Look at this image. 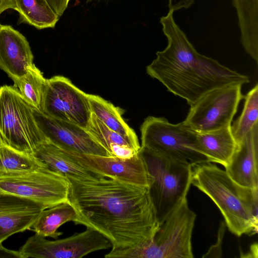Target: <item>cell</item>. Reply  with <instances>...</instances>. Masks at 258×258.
I'll return each mask as SVG.
<instances>
[{"label": "cell", "mask_w": 258, "mask_h": 258, "mask_svg": "<svg viewBox=\"0 0 258 258\" xmlns=\"http://www.w3.org/2000/svg\"><path fill=\"white\" fill-rule=\"evenodd\" d=\"M110 152L112 157L125 159L132 158L139 152L129 147L114 145L110 149Z\"/></svg>", "instance_id": "cell-28"}, {"label": "cell", "mask_w": 258, "mask_h": 258, "mask_svg": "<svg viewBox=\"0 0 258 258\" xmlns=\"http://www.w3.org/2000/svg\"><path fill=\"white\" fill-rule=\"evenodd\" d=\"M191 184L216 205L233 234L240 236L257 232L258 188L239 185L210 162L192 166Z\"/></svg>", "instance_id": "cell-3"}, {"label": "cell", "mask_w": 258, "mask_h": 258, "mask_svg": "<svg viewBox=\"0 0 258 258\" xmlns=\"http://www.w3.org/2000/svg\"><path fill=\"white\" fill-rule=\"evenodd\" d=\"M238 19L240 41L245 52L258 61V0H232Z\"/></svg>", "instance_id": "cell-19"}, {"label": "cell", "mask_w": 258, "mask_h": 258, "mask_svg": "<svg viewBox=\"0 0 258 258\" xmlns=\"http://www.w3.org/2000/svg\"><path fill=\"white\" fill-rule=\"evenodd\" d=\"M147 167L149 194L160 225L186 198L191 184L192 165L141 147Z\"/></svg>", "instance_id": "cell-5"}, {"label": "cell", "mask_w": 258, "mask_h": 258, "mask_svg": "<svg viewBox=\"0 0 258 258\" xmlns=\"http://www.w3.org/2000/svg\"><path fill=\"white\" fill-rule=\"evenodd\" d=\"M172 10L160 18L168 44L146 68L147 74L174 95L191 105L207 92L234 84L249 83V78L199 53L175 22Z\"/></svg>", "instance_id": "cell-2"}, {"label": "cell", "mask_w": 258, "mask_h": 258, "mask_svg": "<svg viewBox=\"0 0 258 258\" xmlns=\"http://www.w3.org/2000/svg\"><path fill=\"white\" fill-rule=\"evenodd\" d=\"M110 247V242L104 235L87 228L83 232L54 240H48L35 233L19 251L23 258H81Z\"/></svg>", "instance_id": "cell-11"}, {"label": "cell", "mask_w": 258, "mask_h": 258, "mask_svg": "<svg viewBox=\"0 0 258 258\" xmlns=\"http://www.w3.org/2000/svg\"><path fill=\"white\" fill-rule=\"evenodd\" d=\"M86 129L95 140L110 155V149L114 145L129 147L137 152H139L141 148L139 143L134 142L110 130L92 113Z\"/></svg>", "instance_id": "cell-26"}, {"label": "cell", "mask_w": 258, "mask_h": 258, "mask_svg": "<svg viewBox=\"0 0 258 258\" xmlns=\"http://www.w3.org/2000/svg\"><path fill=\"white\" fill-rule=\"evenodd\" d=\"M9 9L16 10V7L14 0H0V14Z\"/></svg>", "instance_id": "cell-32"}, {"label": "cell", "mask_w": 258, "mask_h": 258, "mask_svg": "<svg viewBox=\"0 0 258 258\" xmlns=\"http://www.w3.org/2000/svg\"><path fill=\"white\" fill-rule=\"evenodd\" d=\"M91 113L110 130L136 143H139L134 131L121 116L122 110L101 97L88 94Z\"/></svg>", "instance_id": "cell-21"}, {"label": "cell", "mask_w": 258, "mask_h": 258, "mask_svg": "<svg viewBox=\"0 0 258 258\" xmlns=\"http://www.w3.org/2000/svg\"><path fill=\"white\" fill-rule=\"evenodd\" d=\"M34 117L47 141L66 150L77 153L112 157L89 134L76 124L50 117L33 107Z\"/></svg>", "instance_id": "cell-12"}, {"label": "cell", "mask_w": 258, "mask_h": 258, "mask_svg": "<svg viewBox=\"0 0 258 258\" xmlns=\"http://www.w3.org/2000/svg\"><path fill=\"white\" fill-rule=\"evenodd\" d=\"M46 79L34 64L14 83L24 100L32 107L42 110Z\"/></svg>", "instance_id": "cell-23"}, {"label": "cell", "mask_w": 258, "mask_h": 258, "mask_svg": "<svg viewBox=\"0 0 258 258\" xmlns=\"http://www.w3.org/2000/svg\"><path fill=\"white\" fill-rule=\"evenodd\" d=\"M66 151L78 163L92 172L130 184L149 186L147 167L140 152L132 158L124 159Z\"/></svg>", "instance_id": "cell-13"}, {"label": "cell", "mask_w": 258, "mask_h": 258, "mask_svg": "<svg viewBox=\"0 0 258 258\" xmlns=\"http://www.w3.org/2000/svg\"><path fill=\"white\" fill-rule=\"evenodd\" d=\"M70 0H46L52 11L59 17L67 8Z\"/></svg>", "instance_id": "cell-29"}, {"label": "cell", "mask_w": 258, "mask_h": 258, "mask_svg": "<svg viewBox=\"0 0 258 258\" xmlns=\"http://www.w3.org/2000/svg\"><path fill=\"white\" fill-rule=\"evenodd\" d=\"M243 110L234 121L231 129L233 137L239 144L254 125L258 123V85L256 84L244 96Z\"/></svg>", "instance_id": "cell-25"}, {"label": "cell", "mask_w": 258, "mask_h": 258, "mask_svg": "<svg viewBox=\"0 0 258 258\" xmlns=\"http://www.w3.org/2000/svg\"><path fill=\"white\" fill-rule=\"evenodd\" d=\"M242 85L234 84L213 89L190 106L184 121L199 133L231 125L240 101Z\"/></svg>", "instance_id": "cell-9"}, {"label": "cell", "mask_w": 258, "mask_h": 258, "mask_svg": "<svg viewBox=\"0 0 258 258\" xmlns=\"http://www.w3.org/2000/svg\"><path fill=\"white\" fill-rule=\"evenodd\" d=\"M169 10L173 12L182 9H187L194 3L195 0H167Z\"/></svg>", "instance_id": "cell-30"}, {"label": "cell", "mask_w": 258, "mask_h": 258, "mask_svg": "<svg viewBox=\"0 0 258 258\" xmlns=\"http://www.w3.org/2000/svg\"><path fill=\"white\" fill-rule=\"evenodd\" d=\"M231 125L209 132L198 133V149L208 162L219 163L224 167L229 163L237 146Z\"/></svg>", "instance_id": "cell-17"}, {"label": "cell", "mask_w": 258, "mask_h": 258, "mask_svg": "<svg viewBox=\"0 0 258 258\" xmlns=\"http://www.w3.org/2000/svg\"><path fill=\"white\" fill-rule=\"evenodd\" d=\"M47 166L37 158L8 145L0 135V174Z\"/></svg>", "instance_id": "cell-24"}, {"label": "cell", "mask_w": 258, "mask_h": 258, "mask_svg": "<svg viewBox=\"0 0 258 258\" xmlns=\"http://www.w3.org/2000/svg\"><path fill=\"white\" fill-rule=\"evenodd\" d=\"M0 258H23L19 250L9 249L0 243Z\"/></svg>", "instance_id": "cell-31"}, {"label": "cell", "mask_w": 258, "mask_h": 258, "mask_svg": "<svg viewBox=\"0 0 258 258\" xmlns=\"http://www.w3.org/2000/svg\"><path fill=\"white\" fill-rule=\"evenodd\" d=\"M69 183L47 166L0 174V191L37 202L46 209L68 202Z\"/></svg>", "instance_id": "cell-8"}, {"label": "cell", "mask_w": 258, "mask_h": 258, "mask_svg": "<svg viewBox=\"0 0 258 258\" xmlns=\"http://www.w3.org/2000/svg\"><path fill=\"white\" fill-rule=\"evenodd\" d=\"M19 14V23H26L38 29L54 28L59 17L46 0H14Z\"/></svg>", "instance_id": "cell-22"}, {"label": "cell", "mask_w": 258, "mask_h": 258, "mask_svg": "<svg viewBox=\"0 0 258 258\" xmlns=\"http://www.w3.org/2000/svg\"><path fill=\"white\" fill-rule=\"evenodd\" d=\"M225 168L229 176L239 185L258 188V123L237 144Z\"/></svg>", "instance_id": "cell-16"}, {"label": "cell", "mask_w": 258, "mask_h": 258, "mask_svg": "<svg viewBox=\"0 0 258 258\" xmlns=\"http://www.w3.org/2000/svg\"><path fill=\"white\" fill-rule=\"evenodd\" d=\"M226 224L224 221L220 223L216 243L211 246L208 251L203 255V258L221 257L222 255V245L226 229Z\"/></svg>", "instance_id": "cell-27"}, {"label": "cell", "mask_w": 258, "mask_h": 258, "mask_svg": "<svg viewBox=\"0 0 258 258\" xmlns=\"http://www.w3.org/2000/svg\"><path fill=\"white\" fill-rule=\"evenodd\" d=\"M41 111L85 129L91 115L88 94L61 76L46 79Z\"/></svg>", "instance_id": "cell-10"}, {"label": "cell", "mask_w": 258, "mask_h": 258, "mask_svg": "<svg viewBox=\"0 0 258 258\" xmlns=\"http://www.w3.org/2000/svg\"><path fill=\"white\" fill-rule=\"evenodd\" d=\"M196 215L183 199L160 225L153 240L135 247L111 250L106 258H192L191 236Z\"/></svg>", "instance_id": "cell-4"}, {"label": "cell", "mask_w": 258, "mask_h": 258, "mask_svg": "<svg viewBox=\"0 0 258 258\" xmlns=\"http://www.w3.org/2000/svg\"><path fill=\"white\" fill-rule=\"evenodd\" d=\"M0 135L13 148L34 157L38 147L47 141L33 107L14 86L0 87Z\"/></svg>", "instance_id": "cell-6"}, {"label": "cell", "mask_w": 258, "mask_h": 258, "mask_svg": "<svg viewBox=\"0 0 258 258\" xmlns=\"http://www.w3.org/2000/svg\"><path fill=\"white\" fill-rule=\"evenodd\" d=\"M66 177L69 183L68 202L77 213L75 224L102 234L112 250L153 240L160 223L148 187L109 176Z\"/></svg>", "instance_id": "cell-1"}, {"label": "cell", "mask_w": 258, "mask_h": 258, "mask_svg": "<svg viewBox=\"0 0 258 258\" xmlns=\"http://www.w3.org/2000/svg\"><path fill=\"white\" fill-rule=\"evenodd\" d=\"M33 58L26 37L11 26L0 24V68L14 83L34 65Z\"/></svg>", "instance_id": "cell-15"}, {"label": "cell", "mask_w": 258, "mask_h": 258, "mask_svg": "<svg viewBox=\"0 0 258 258\" xmlns=\"http://www.w3.org/2000/svg\"><path fill=\"white\" fill-rule=\"evenodd\" d=\"M34 156L50 169L65 176L83 178L104 176L89 170L75 160L66 150L48 141L38 147Z\"/></svg>", "instance_id": "cell-18"}, {"label": "cell", "mask_w": 258, "mask_h": 258, "mask_svg": "<svg viewBox=\"0 0 258 258\" xmlns=\"http://www.w3.org/2000/svg\"><path fill=\"white\" fill-rule=\"evenodd\" d=\"M140 131L141 147L192 166L208 162L198 149V133L184 121L173 124L164 117L150 116Z\"/></svg>", "instance_id": "cell-7"}, {"label": "cell", "mask_w": 258, "mask_h": 258, "mask_svg": "<svg viewBox=\"0 0 258 258\" xmlns=\"http://www.w3.org/2000/svg\"><path fill=\"white\" fill-rule=\"evenodd\" d=\"M45 209L34 201L0 191V243L15 234L30 230Z\"/></svg>", "instance_id": "cell-14"}, {"label": "cell", "mask_w": 258, "mask_h": 258, "mask_svg": "<svg viewBox=\"0 0 258 258\" xmlns=\"http://www.w3.org/2000/svg\"><path fill=\"white\" fill-rule=\"evenodd\" d=\"M77 213L69 203H63L43 210L30 230L43 237L56 239L62 235L58 229L63 224L74 222Z\"/></svg>", "instance_id": "cell-20"}]
</instances>
